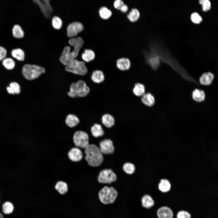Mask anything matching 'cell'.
I'll return each instance as SVG.
<instances>
[{
	"label": "cell",
	"instance_id": "b9f144b4",
	"mask_svg": "<svg viewBox=\"0 0 218 218\" xmlns=\"http://www.w3.org/2000/svg\"><path fill=\"white\" fill-rule=\"evenodd\" d=\"M119 10L123 13H126L128 10V6L127 5L124 4L121 7Z\"/></svg>",
	"mask_w": 218,
	"mask_h": 218
},
{
	"label": "cell",
	"instance_id": "9c48e42d",
	"mask_svg": "<svg viewBox=\"0 0 218 218\" xmlns=\"http://www.w3.org/2000/svg\"><path fill=\"white\" fill-rule=\"evenodd\" d=\"M84 28V26L81 23L78 21L72 22L67 28V35L71 38L77 37L78 34L83 31Z\"/></svg>",
	"mask_w": 218,
	"mask_h": 218
},
{
	"label": "cell",
	"instance_id": "74e56055",
	"mask_svg": "<svg viewBox=\"0 0 218 218\" xmlns=\"http://www.w3.org/2000/svg\"><path fill=\"white\" fill-rule=\"evenodd\" d=\"M177 218H191L190 214L187 211L182 210L179 211L177 215Z\"/></svg>",
	"mask_w": 218,
	"mask_h": 218
},
{
	"label": "cell",
	"instance_id": "5b68a950",
	"mask_svg": "<svg viewBox=\"0 0 218 218\" xmlns=\"http://www.w3.org/2000/svg\"><path fill=\"white\" fill-rule=\"evenodd\" d=\"M45 69L41 66L30 64L23 66L22 73L24 77L28 80H32L38 78L41 74L45 73Z\"/></svg>",
	"mask_w": 218,
	"mask_h": 218
},
{
	"label": "cell",
	"instance_id": "f546056e",
	"mask_svg": "<svg viewBox=\"0 0 218 218\" xmlns=\"http://www.w3.org/2000/svg\"><path fill=\"white\" fill-rule=\"evenodd\" d=\"M134 94L137 96H142L145 94V88L144 85L141 83L135 84L133 90Z\"/></svg>",
	"mask_w": 218,
	"mask_h": 218
},
{
	"label": "cell",
	"instance_id": "9a60e30c",
	"mask_svg": "<svg viewBox=\"0 0 218 218\" xmlns=\"http://www.w3.org/2000/svg\"><path fill=\"white\" fill-rule=\"evenodd\" d=\"M96 54L94 50L91 48H87L84 50L81 55L83 61L85 63H90L95 59Z\"/></svg>",
	"mask_w": 218,
	"mask_h": 218
},
{
	"label": "cell",
	"instance_id": "83f0119b",
	"mask_svg": "<svg viewBox=\"0 0 218 218\" xmlns=\"http://www.w3.org/2000/svg\"><path fill=\"white\" fill-rule=\"evenodd\" d=\"M192 97L195 101L201 102L204 100L205 94L203 90L196 89L193 92Z\"/></svg>",
	"mask_w": 218,
	"mask_h": 218
},
{
	"label": "cell",
	"instance_id": "cb8c5ba5",
	"mask_svg": "<svg viewBox=\"0 0 218 218\" xmlns=\"http://www.w3.org/2000/svg\"><path fill=\"white\" fill-rule=\"evenodd\" d=\"M142 102L146 105L151 107L153 106L155 102L154 96L150 93H145L142 96L141 98Z\"/></svg>",
	"mask_w": 218,
	"mask_h": 218
},
{
	"label": "cell",
	"instance_id": "30bf717a",
	"mask_svg": "<svg viewBox=\"0 0 218 218\" xmlns=\"http://www.w3.org/2000/svg\"><path fill=\"white\" fill-rule=\"evenodd\" d=\"M99 147L104 155L112 154L114 151V147L112 140L108 138H104L101 140Z\"/></svg>",
	"mask_w": 218,
	"mask_h": 218
},
{
	"label": "cell",
	"instance_id": "e0dca14e",
	"mask_svg": "<svg viewBox=\"0 0 218 218\" xmlns=\"http://www.w3.org/2000/svg\"><path fill=\"white\" fill-rule=\"evenodd\" d=\"M91 132L92 136L95 138L101 137L104 134L101 126L98 124H95L91 126Z\"/></svg>",
	"mask_w": 218,
	"mask_h": 218
},
{
	"label": "cell",
	"instance_id": "603a6c76",
	"mask_svg": "<svg viewBox=\"0 0 218 218\" xmlns=\"http://www.w3.org/2000/svg\"><path fill=\"white\" fill-rule=\"evenodd\" d=\"M140 14L138 9L135 8H132L127 15V18L131 22L137 21L140 18Z\"/></svg>",
	"mask_w": 218,
	"mask_h": 218
},
{
	"label": "cell",
	"instance_id": "ac0fdd59",
	"mask_svg": "<svg viewBox=\"0 0 218 218\" xmlns=\"http://www.w3.org/2000/svg\"><path fill=\"white\" fill-rule=\"evenodd\" d=\"M54 188L59 194L61 195L66 194L68 191V184L65 181L62 180L58 181L56 183Z\"/></svg>",
	"mask_w": 218,
	"mask_h": 218
},
{
	"label": "cell",
	"instance_id": "4316f807",
	"mask_svg": "<svg viewBox=\"0 0 218 218\" xmlns=\"http://www.w3.org/2000/svg\"><path fill=\"white\" fill-rule=\"evenodd\" d=\"M11 55L14 58L20 61H23L25 58V54L24 51L21 48H17L12 50Z\"/></svg>",
	"mask_w": 218,
	"mask_h": 218
},
{
	"label": "cell",
	"instance_id": "60d3db41",
	"mask_svg": "<svg viewBox=\"0 0 218 218\" xmlns=\"http://www.w3.org/2000/svg\"><path fill=\"white\" fill-rule=\"evenodd\" d=\"M150 62L152 66L155 68L158 65L159 61L156 58H153L150 60Z\"/></svg>",
	"mask_w": 218,
	"mask_h": 218
},
{
	"label": "cell",
	"instance_id": "8d00e7d4",
	"mask_svg": "<svg viewBox=\"0 0 218 218\" xmlns=\"http://www.w3.org/2000/svg\"><path fill=\"white\" fill-rule=\"evenodd\" d=\"M9 86L12 90L14 94H18L21 92V87L17 82H13L10 83Z\"/></svg>",
	"mask_w": 218,
	"mask_h": 218
},
{
	"label": "cell",
	"instance_id": "3957f363",
	"mask_svg": "<svg viewBox=\"0 0 218 218\" xmlns=\"http://www.w3.org/2000/svg\"><path fill=\"white\" fill-rule=\"evenodd\" d=\"M90 90L89 87L84 81L79 80L71 84L67 94L71 98L84 97L89 94Z\"/></svg>",
	"mask_w": 218,
	"mask_h": 218
},
{
	"label": "cell",
	"instance_id": "7bdbcfd3",
	"mask_svg": "<svg viewBox=\"0 0 218 218\" xmlns=\"http://www.w3.org/2000/svg\"><path fill=\"white\" fill-rule=\"evenodd\" d=\"M0 218H4L3 215L0 213Z\"/></svg>",
	"mask_w": 218,
	"mask_h": 218
},
{
	"label": "cell",
	"instance_id": "836d02e7",
	"mask_svg": "<svg viewBox=\"0 0 218 218\" xmlns=\"http://www.w3.org/2000/svg\"><path fill=\"white\" fill-rule=\"evenodd\" d=\"M52 24L54 28L58 30L60 29L62 26V21L59 17L54 16L52 18Z\"/></svg>",
	"mask_w": 218,
	"mask_h": 218
},
{
	"label": "cell",
	"instance_id": "52a82bcc",
	"mask_svg": "<svg viewBox=\"0 0 218 218\" xmlns=\"http://www.w3.org/2000/svg\"><path fill=\"white\" fill-rule=\"evenodd\" d=\"M72 140L75 147L83 150H84L90 144L89 135L82 130L75 132L73 135Z\"/></svg>",
	"mask_w": 218,
	"mask_h": 218
},
{
	"label": "cell",
	"instance_id": "8992f818",
	"mask_svg": "<svg viewBox=\"0 0 218 218\" xmlns=\"http://www.w3.org/2000/svg\"><path fill=\"white\" fill-rule=\"evenodd\" d=\"M65 69L68 72L81 76L86 75L88 71V69L85 63L76 58L69 64L65 66Z\"/></svg>",
	"mask_w": 218,
	"mask_h": 218
},
{
	"label": "cell",
	"instance_id": "7402d4cb",
	"mask_svg": "<svg viewBox=\"0 0 218 218\" xmlns=\"http://www.w3.org/2000/svg\"><path fill=\"white\" fill-rule=\"evenodd\" d=\"M213 78L214 75L211 72L205 73L200 77V82L203 85H209L211 83Z\"/></svg>",
	"mask_w": 218,
	"mask_h": 218
},
{
	"label": "cell",
	"instance_id": "1f68e13d",
	"mask_svg": "<svg viewBox=\"0 0 218 218\" xmlns=\"http://www.w3.org/2000/svg\"><path fill=\"white\" fill-rule=\"evenodd\" d=\"M2 64L5 68L8 70L13 69L15 66V62L10 58H4L2 60Z\"/></svg>",
	"mask_w": 218,
	"mask_h": 218
},
{
	"label": "cell",
	"instance_id": "ab89813d",
	"mask_svg": "<svg viewBox=\"0 0 218 218\" xmlns=\"http://www.w3.org/2000/svg\"><path fill=\"white\" fill-rule=\"evenodd\" d=\"M124 4L122 0H115L114 2L113 5L115 9L119 10Z\"/></svg>",
	"mask_w": 218,
	"mask_h": 218
},
{
	"label": "cell",
	"instance_id": "d6986e66",
	"mask_svg": "<svg viewBox=\"0 0 218 218\" xmlns=\"http://www.w3.org/2000/svg\"><path fill=\"white\" fill-rule=\"evenodd\" d=\"M65 122L68 126L72 128L78 125L80 122V120L76 115L73 114H69L66 116Z\"/></svg>",
	"mask_w": 218,
	"mask_h": 218
},
{
	"label": "cell",
	"instance_id": "d590c367",
	"mask_svg": "<svg viewBox=\"0 0 218 218\" xmlns=\"http://www.w3.org/2000/svg\"><path fill=\"white\" fill-rule=\"evenodd\" d=\"M199 3L202 5L204 12L208 11L211 8V3L209 0H199Z\"/></svg>",
	"mask_w": 218,
	"mask_h": 218
},
{
	"label": "cell",
	"instance_id": "4dcf8cb0",
	"mask_svg": "<svg viewBox=\"0 0 218 218\" xmlns=\"http://www.w3.org/2000/svg\"><path fill=\"white\" fill-rule=\"evenodd\" d=\"M171 185L169 181L166 179L161 180L158 185L159 190L163 192H166L170 190Z\"/></svg>",
	"mask_w": 218,
	"mask_h": 218
},
{
	"label": "cell",
	"instance_id": "7c38bea8",
	"mask_svg": "<svg viewBox=\"0 0 218 218\" xmlns=\"http://www.w3.org/2000/svg\"><path fill=\"white\" fill-rule=\"evenodd\" d=\"M68 156L72 162H78L81 161L84 157L83 151L81 149L76 147L71 148L68 151Z\"/></svg>",
	"mask_w": 218,
	"mask_h": 218
},
{
	"label": "cell",
	"instance_id": "e575fe53",
	"mask_svg": "<svg viewBox=\"0 0 218 218\" xmlns=\"http://www.w3.org/2000/svg\"><path fill=\"white\" fill-rule=\"evenodd\" d=\"M190 17L192 22L195 24H198L202 21L201 17L196 12L192 13L190 15Z\"/></svg>",
	"mask_w": 218,
	"mask_h": 218
},
{
	"label": "cell",
	"instance_id": "ffe728a7",
	"mask_svg": "<svg viewBox=\"0 0 218 218\" xmlns=\"http://www.w3.org/2000/svg\"><path fill=\"white\" fill-rule=\"evenodd\" d=\"M101 121L105 126L108 128L112 127L115 124V119L114 117L108 114H105L102 116Z\"/></svg>",
	"mask_w": 218,
	"mask_h": 218
},
{
	"label": "cell",
	"instance_id": "ba28073f",
	"mask_svg": "<svg viewBox=\"0 0 218 218\" xmlns=\"http://www.w3.org/2000/svg\"><path fill=\"white\" fill-rule=\"evenodd\" d=\"M117 180L116 173L111 169H104L99 173L97 180L100 183L106 186L115 182Z\"/></svg>",
	"mask_w": 218,
	"mask_h": 218
},
{
	"label": "cell",
	"instance_id": "5bb4252c",
	"mask_svg": "<svg viewBox=\"0 0 218 218\" xmlns=\"http://www.w3.org/2000/svg\"><path fill=\"white\" fill-rule=\"evenodd\" d=\"M158 218H173V213L172 210L167 206H163L159 208L157 211Z\"/></svg>",
	"mask_w": 218,
	"mask_h": 218
},
{
	"label": "cell",
	"instance_id": "d6a6232c",
	"mask_svg": "<svg viewBox=\"0 0 218 218\" xmlns=\"http://www.w3.org/2000/svg\"><path fill=\"white\" fill-rule=\"evenodd\" d=\"M3 212L5 214H9L13 212L14 206L10 202L7 201L4 203L2 206Z\"/></svg>",
	"mask_w": 218,
	"mask_h": 218
},
{
	"label": "cell",
	"instance_id": "7a4b0ae2",
	"mask_svg": "<svg viewBox=\"0 0 218 218\" xmlns=\"http://www.w3.org/2000/svg\"><path fill=\"white\" fill-rule=\"evenodd\" d=\"M82 150L84 159L89 166L96 167L102 164L104 154L96 145L89 144L84 150Z\"/></svg>",
	"mask_w": 218,
	"mask_h": 218
},
{
	"label": "cell",
	"instance_id": "d4e9b609",
	"mask_svg": "<svg viewBox=\"0 0 218 218\" xmlns=\"http://www.w3.org/2000/svg\"><path fill=\"white\" fill-rule=\"evenodd\" d=\"M99 14L101 18L105 20L110 18L112 15L111 11L105 6H103L100 8Z\"/></svg>",
	"mask_w": 218,
	"mask_h": 218
},
{
	"label": "cell",
	"instance_id": "2e32d148",
	"mask_svg": "<svg viewBox=\"0 0 218 218\" xmlns=\"http://www.w3.org/2000/svg\"><path fill=\"white\" fill-rule=\"evenodd\" d=\"M91 79L94 83L100 84L104 81L105 76L104 72L100 69H95L94 70L91 75Z\"/></svg>",
	"mask_w": 218,
	"mask_h": 218
},
{
	"label": "cell",
	"instance_id": "44dd1931",
	"mask_svg": "<svg viewBox=\"0 0 218 218\" xmlns=\"http://www.w3.org/2000/svg\"><path fill=\"white\" fill-rule=\"evenodd\" d=\"M142 206L144 208L149 209L154 206V202L152 198L150 195L146 194L143 196L141 200Z\"/></svg>",
	"mask_w": 218,
	"mask_h": 218
},
{
	"label": "cell",
	"instance_id": "277c9868",
	"mask_svg": "<svg viewBox=\"0 0 218 218\" xmlns=\"http://www.w3.org/2000/svg\"><path fill=\"white\" fill-rule=\"evenodd\" d=\"M118 192L113 187L105 186L99 191L98 197L100 201L104 204L113 203L116 200Z\"/></svg>",
	"mask_w": 218,
	"mask_h": 218
},
{
	"label": "cell",
	"instance_id": "f1b7e54d",
	"mask_svg": "<svg viewBox=\"0 0 218 218\" xmlns=\"http://www.w3.org/2000/svg\"><path fill=\"white\" fill-rule=\"evenodd\" d=\"M12 32L13 36L16 38H21L24 37V31L19 25L16 24L14 25Z\"/></svg>",
	"mask_w": 218,
	"mask_h": 218
},
{
	"label": "cell",
	"instance_id": "8fae6325",
	"mask_svg": "<svg viewBox=\"0 0 218 218\" xmlns=\"http://www.w3.org/2000/svg\"><path fill=\"white\" fill-rule=\"evenodd\" d=\"M37 4L44 15L49 17L52 12V9L50 3V0H32Z\"/></svg>",
	"mask_w": 218,
	"mask_h": 218
},
{
	"label": "cell",
	"instance_id": "f35d334b",
	"mask_svg": "<svg viewBox=\"0 0 218 218\" xmlns=\"http://www.w3.org/2000/svg\"><path fill=\"white\" fill-rule=\"evenodd\" d=\"M7 54L6 50L3 47L0 46V61L3 60L6 58Z\"/></svg>",
	"mask_w": 218,
	"mask_h": 218
},
{
	"label": "cell",
	"instance_id": "484cf974",
	"mask_svg": "<svg viewBox=\"0 0 218 218\" xmlns=\"http://www.w3.org/2000/svg\"><path fill=\"white\" fill-rule=\"evenodd\" d=\"M122 169L126 173L130 175L133 174L135 172L136 167L133 163L128 162L123 164Z\"/></svg>",
	"mask_w": 218,
	"mask_h": 218
},
{
	"label": "cell",
	"instance_id": "6da1fadb",
	"mask_svg": "<svg viewBox=\"0 0 218 218\" xmlns=\"http://www.w3.org/2000/svg\"><path fill=\"white\" fill-rule=\"evenodd\" d=\"M69 44L73 47L72 50L69 46L64 47L59 58V61L64 65L69 64L78 56L81 49L84 43L83 38L80 36L71 38Z\"/></svg>",
	"mask_w": 218,
	"mask_h": 218
},
{
	"label": "cell",
	"instance_id": "4fadbf2b",
	"mask_svg": "<svg viewBox=\"0 0 218 218\" xmlns=\"http://www.w3.org/2000/svg\"><path fill=\"white\" fill-rule=\"evenodd\" d=\"M115 64L117 69L122 71H128L131 66L130 60L128 58L125 57L119 58L117 59Z\"/></svg>",
	"mask_w": 218,
	"mask_h": 218
}]
</instances>
